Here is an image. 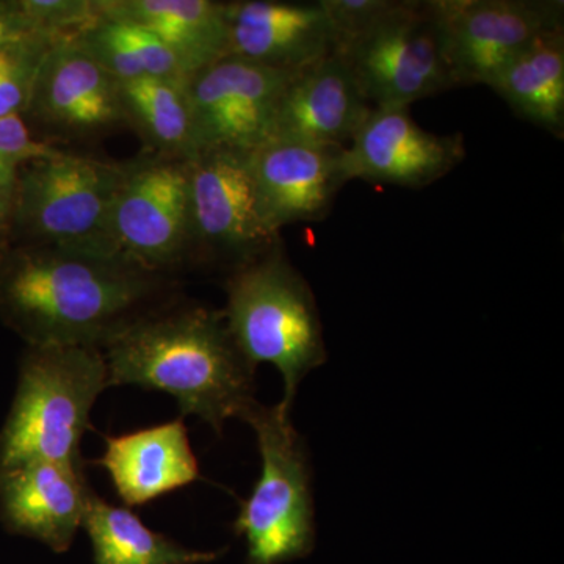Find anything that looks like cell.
<instances>
[{
	"mask_svg": "<svg viewBox=\"0 0 564 564\" xmlns=\"http://www.w3.org/2000/svg\"><path fill=\"white\" fill-rule=\"evenodd\" d=\"M176 299L173 278L111 252L14 245L0 256V310L36 347L102 350L133 323Z\"/></svg>",
	"mask_w": 564,
	"mask_h": 564,
	"instance_id": "1",
	"label": "cell"
},
{
	"mask_svg": "<svg viewBox=\"0 0 564 564\" xmlns=\"http://www.w3.org/2000/svg\"><path fill=\"white\" fill-rule=\"evenodd\" d=\"M110 386L170 393L181 413L217 433L258 403L254 375L223 310L180 299L152 311L102 348Z\"/></svg>",
	"mask_w": 564,
	"mask_h": 564,
	"instance_id": "2",
	"label": "cell"
},
{
	"mask_svg": "<svg viewBox=\"0 0 564 564\" xmlns=\"http://www.w3.org/2000/svg\"><path fill=\"white\" fill-rule=\"evenodd\" d=\"M226 323L252 367L272 364L284 381L282 406L292 410L306 375L326 361L321 314L311 285L292 265L282 240L237 267L225 281Z\"/></svg>",
	"mask_w": 564,
	"mask_h": 564,
	"instance_id": "3",
	"label": "cell"
},
{
	"mask_svg": "<svg viewBox=\"0 0 564 564\" xmlns=\"http://www.w3.org/2000/svg\"><path fill=\"white\" fill-rule=\"evenodd\" d=\"M107 388L109 369L99 348L29 345L0 434V473L39 462L82 466V437Z\"/></svg>",
	"mask_w": 564,
	"mask_h": 564,
	"instance_id": "4",
	"label": "cell"
},
{
	"mask_svg": "<svg viewBox=\"0 0 564 564\" xmlns=\"http://www.w3.org/2000/svg\"><path fill=\"white\" fill-rule=\"evenodd\" d=\"M126 162L57 151L22 165L14 180V245L104 250V232ZM109 252V251H106Z\"/></svg>",
	"mask_w": 564,
	"mask_h": 564,
	"instance_id": "5",
	"label": "cell"
},
{
	"mask_svg": "<svg viewBox=\"0 0 564 564\" xmlns=\"http://www.w3.org/2000/svg\"><path fill=\"white\" fill-rule=\"evenodd\" d=\"M242 421L250 423L261 452L262 470L245 500L236 527L248 545L250 564H280L303 555L313 544L314 502L311 467L291 410L256 403Z\"/></svg>",
	"mask_w": 564,
	"mask_h": 564,
	"instance_id": "6",
	"label": "cell"
},
{
	"mask_svg": "<svg viewBox=\"0 0 564 564\" xmlns=\"http://www.w3.org/2000/svg\"><path fill=\"white\" fill-rule=\"evenodd\" d=\"M336 52L375 109H410L455 88L434 0H393L391 9Z\"/></svg>",
	"mask_w": 564,
	"mask_h": 564,
	"instance_id": "7",
	"label": "cell"
},
{
	"mask_svg": "<svg viewBox=\"0 0 564 564\" xmlns=\"http://www.w3.org/2000/svg\"><path fill=\"white\" fill-rule=\"evenodd\" d=\"M251 152L204 150L188 159L185 265L231 270L281 242L263 223L252 182Z\"/></svg>",
	"mask_w": 564,
	"mask_h": 564,
	"instance_id": "8",
	"label": "cell"
},
{
	"mask_svg": "<svg viewBox=\"0 0 564 564\" xmlns=\"http://www.w3.org/2000/svg\"><path fill=\"white\" fill-rule=\"evenodd\" d=\"M188 242V161L144 152L126 162L111 203L104 250L148 272L185 267Z\"/></svg>",
	"mask_w": 564,
	"mask_h": 564,
	"instance_id": "9",
	"label": "cell"
},
{
	"mask_svg": "<svg viewBox=\"0 0 564 564\" xmlns=\"http://www.w3.org/2000/svg\"><path fill=\"white\" fill-rule=\"evenodd\" d=\"M455 87H489L541 33L564 28L558 0H434Z\"/></svg>",
	"mask_w": 564,
	"mask_h": 564,
	"instance_id": "10",
	"label": "cell"
},
{
	"mask_svg": "<svg viewBox=\"0 0 564 564\" xmlns=\"http://www.w3.org/2000/svg\"><path fill=\"white\" fill-rule=\"evenodd\" d=\"M293 74L226 57L187 77L196 152H252L269 140L274 110Z\"/></svg>",
	"mask_w": 564,
	"mask_h": 564,
	"instance_id": "11",
	"label": "cell"
},
{
	"mask_svg": "<svg viewBox=\"0 0 564 564\" xmlns=\"http://www.w3.org/2000/svg\"><path fill=\"white\" fill-rule=\"evenodd\" d=\"M466 158L462 133L421 128L406 107L369 111L343 150L345 180L423 188L454 172Z\"/></svg>",
	"mask_w": 564,
	"mask_h": 564,
	"instance_id": "12",
	"label": "cell"
},
{
	"mask_svg": "<svg viewBox=\"0 0 564 564\" xmlns=\"http://www.w3.org/2000/svg\"><path fill=\"white\" fill-rule=\"evenodd\" d=\"M22 118L57 140L98 139L124 126L118 82L73 36L47 52Z\"/></svg>",
	"mask_w": 564,
	"mask_h": 564,
	"instance_id": "13",
	"label": "cell"
},
{
	"mask_svg": "<svg viewBox=\"0 0 564 564\" xmlns=\"http://www.w3.org/2000/svg\"><path fill=\"white\" fill-rule=\"evenodd\" d=\"M228 55L263 68L296 74L337 50V33L318 2H226Z\"/></svg>",
	"mask_w": 564,
	"mask_h": 564,
	"instance_id": "14",
	"label": "cell"
},
{
	"mask_svg": "<svg viewBox=\"0 0 564 564\" xmlns=\"http://www.w3.org/2000/svg\"><path fill=\"white\" fill-rule=\"evenodd\" d=\"M343 150L269 140L250 154L252 182L263 223L273 232L322 221L348 182Z\"/></svg>",
	"mask_w": 564,
	"mask_h": 564,
	"instance_id": "15",
	"label": "cell"
},
{
	"mask_svg": "<svg viewBox=\"0 0 564 564\" xmlns=\"http://www.w3.org/2000/svg\"><path fill=\"white\" fill-rule=\"evenodd\" d=\"M370 110L350 66L339 52H333L289 79L269 140L344 150Z\"/></svg>",
	"mask_w": 564,
	"mask_h": 564,
	"instance_id": "16",
	"label": "cell"
},
{
	"mask_svg": "<svg viewBox=\"0 0 564 564\" xmlns=\"http://www.w3.org/2000/svg\"><path fill=\"white\" fill-rule=\"evenodd\" d=\"M93 489L84 467L29 463L0 473V510L17 532L62 552L84 524Z\"/></svg>",
	"mask_w": 564,
	"mask_h": 564,
	"instance_id": "17",
	"label": "cell"
},
{
	"mask_svg": "<svg viewBox=\"0 0 564 564\" xmlns=\"http://www.w3.org/2000/svg\"><path fill=\"white\" fill-rule=\"evenodd\" d=\"M106 443V454L96 464L109 473L128 507L151 502L199 478L198 462L181 419L122 436H107Z\"/></svg>",
	"mask_w": 564,
	"mask_h": 564,
	"instance_id": "18",
	"label": "cell"
},
{
	"mask_svg": "<svg viewBox=\"0 0 564 564\" xmlns=\"http://www.w3.org/2000/svg\"><path fill=\"white\" fill-rule=\"evenodd\" d=\"M99 17L147 29L176 55L187 76L228 55V14L218 0H96Z\"/></svg>",
	"mask_w": 564,
	"mask_h": 564,
	"instance_id": "19",
	"label": "cell"
},
{
	"mask_svg": "<svg viewBox=\"0 0 564 564\" xmlns=\"http://www.w3.org/2000/svg\"><path fill=\"white\" fill-rule=\"evenodd\" d=\"M522 120L564 137V28L541 33L489 85Z\"/></svg>",
	"mask_w": 564,
	"mask_h": 564,
	"instance_id": "20",
	"label": "cell"
},
{
	"mask_svg": "<svg viewBox=\"0 0 564 564\" xmlns=\"http://www.w3.org/2000/svg\"><path fill=\"white\" fill-rule=\"evenodd\" d=\"M118 96L126 128L143 140L148 152L187 161L196 154L187 77L121 80Z\"/></svg>",
	"mask_w": 564,
	"mask_h": 564,
	"instance_id": "21",
	"label": "cell"
},
{
	"mask_svg": "<svg viewBox=\"0 0 564 564\" xmlns=\"http://www.w3.org/2000/svg\"><path fill=\"white\" fill-rule=\"evenodd\" d=\"M82 527L90 538L95 564H199L217 558L152 532L129 508L115 507L95 491Z\"/></svg>",
	"mask_w": 564,
	"mask_h": 564,
	"instance_id": "22",
	"label": "cell"
},
{
	"mask_svg": "<svg viewBox=\"0 0 564 564\" xmlns=\"http://www.w3.org/2000/svg\"><path fill=\"white\" fill-rule=\"evenodd\" d=\"M73 40L115 80L140 77H188L176 55L147 29L99 17Z\"/></svg>",
	"mask_w": 564,
	"mask_h": 564,
	"instance_id": "23",
	"label": "cell"
},
{
	"mask_svg": "<svg viewBox=\"0 0 564 564\" xmlns=\"http://www.w3.org/2000/svg\"><path fill=\"white\" fill-rule=\"evenodd\" d=\"M57 40L39 33L0 51V118L25 113L44 58Z\"/></svg>",
	"mask_w": 564,
	"mask_h": 564,
	"instance_id": "24",
	"label": "cell"
},
{
	"mask_svg": "<svg viewBox=\"0 0 564 564\" xmlns=\"http://www.w3.org/2000/svg\"><path fill=\"white\" fill-rule=\"evenodd\" d=\"M25 17L41 35L74 36L99 18L96 0H20Z\"/></svg>",
	"mask_w": 564,
	"mask_h": 564,
	"instance_id": "25",
	"label": "cell"
},
{
	"mask_svg": "<svg viewBox=\"0 0 564 564\" xmlns=\"http://www.w3.org/2000/svg\"><path fill=\"white\" fill-rule=\"evenodd\" d=\"M54 144L33 135L21 115L0 118V181L14 184L22 165L57 151Z\"/></svg>",
	"mask_w": 564,
	"mask_h": 564,
	"instance_id": "26",
	"label": "cell"
},
{
	"mask_svg": "<svg viewBox=\"0 0 564 564\" xmlns=\"http://www.w3.org/2000/svg\"><path fill=\"white\" fill-rule=\"evenodd\" d=\"M337 33V47L386 13L393 0H321Z\"/></svg>",
	"mask_w": 564,
	"mask_h": 564,
	"instance_id": "27",
	"label": "cell"
},
{
	"mask_svg": "<svg viewBox=\"0 0 564 564\" xmlns=\"http://www.w3.org/2000/svg\"><path fill=\"white\" fill-rule=\"evenodd\" d=\"M31 35H39L20 0H0V51Z\"/></svg>",
	"mask_w": 564,
	"mask_h": 564,
	"instance_id": "28",
	"label": "cell"
},
{
	"mask_svg": "<svg viewBox=\"0 0 564 564\" xmlns=\"http://www.w3.org/2000/svg\"><path fill=\"white\" fill-rule=\"evenodd\" d=\"M13 199L14 184H6V182L0 181V256L6 254L11 247Z\"/></svg>",
	"mask_w": 564,
	"mask_h": 564,
	"instance_id": "29",
	"label": "cell"
}]
</instances>
